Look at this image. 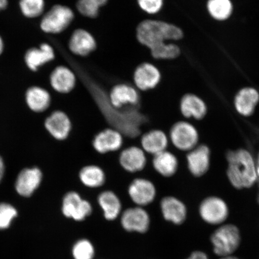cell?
I'll return each mask as SVG.
<instances>
[{"instance_id":"cell-14","label":"cell","mask_w":259,"mask_h":259,"mask_svg":"<svg viewBox=\"0 0 259 259\" xmlns=\"http://www.w3.org/2000/svg\"><path fill=\"white\" fill-rule=\"evenodd\" d=\"M234 103L235 110L239 115L249 117L253 115L258 104V91L254 87H244L236 94Z\"/></svg>"},{"instance_id":"cell-7","label":"cell","mask_w":259,"mask_h":259,"mask_svg":"<svg viewBox=\"0 0 259 259\" xmlns=\"http://www.w3.org/2000/svg\"><path fill=\"white\" fill-rule=\"evenodd\" d=\"M199 212L204 222L211 225H219L228 218L229 209L223 199L218 196H209L200 203Z\"/></svg>"},{"instance_id":"cell-30","label":"cell","mask_w":259,"mask_h":259,"mask_svg":"<svg viewBox=\"0 0 259 259\" xmlns=\"http://www.w3.org/2000/svg\"><path fill=\"white\" fill-rule=\"evenodd\" d=\"M71 253L73 259H93L95 249L89 239L81 238L74 243Z\"/></svg>"},{"instance_id":"cell-37","label":"cell","mask_w":259,"mask_h":259,"mask_svg":"<svg viewBox=\"0 0 259 259\" xmlns=\"http://www.w3.org/2000/svg\"><path fill=\"white\" fill-rule=\"evenodd\" d=\"M8 0H0V11L7 7Z\"/></svg>"},{"instance_id":"cell-41","label":"cell","mask_w":259,"mask_h":259,"mask_svg":"<svg viewBox=\"0 0 259 259\" xmlns=\"http://www.w3.org/2000/svg\"><path fill=\"white\" fill-rule=\"evenodd\" d=\"M237 259H240V258H237Z\"/></svg>"},{"instance_id":"cell-38","label":"cell","mask_w":259,"mask_h":259,"mask_svg":"<svg viewBox=\"0 0 259 259\" xmlns=\"http://www.w3.org/2000/svg\"><path fill=\"white\" fill-rule=\"evenodd\" d=\"M3 50H4V42H3L2 37L0 36V56L3 53Z\"/></svg>"},{"instance_id":"cell-26","label":"cell","mask_w":259,"mask_h":259,"mask_svg":"<svg viewBox=\"0 0 259 259\" xmlns=\"http://www.w3.org/2000/svg\"><path fill=\"white\" fill-rule=\"evenodd\" d=\"M153 164L155 170L164 177L176 174L179 164L176 155L166 150L154 155Z\"/></svg>"},{"instance_id":"cell-24","label":"cell","mask_w":259,"mask_h":259,"mask_svg":"<svg viewBox=\"0 0 259 259\" xmlns=\"http://www.w3.org/2000/svg\"><path fill=\"white\" fill-rule=\"evenodd\" d=\"M141 145L146 153L155 155L166 150L168 138L160 130H153L142 136Z\"/></svg>"},{"instance_id":"cell-35","label":"cell","mask_w":259,"mask_h":259,"mask_svg":"<svg viewBox=\"0 0 259 259\" xmlns=\"http://www.w3.org/2000/svg\"><path fill=\"white\" fill-rule=\"evenodd\" d=\"M187 259H208V255L202 251H196L192 252Z\"/></svg>"},{"instance_id":"cell-10","label":"cell","mask_w":259,"mask_h":259,"mask_svg":"<svg viewBox=\"0 0 259 259\" xmlns=\"http://www.w3.org/2000/svg\"><path fill=\"white\" fill-rule=\"evenodd\" d=\"M210 150L206 145H199L187 155L190 172L195 177H201L208 172L210 166Z\"/></svg>"},{"instance_id":"cell-2","label":"cell","mask_w":259,"mask_h":259,"mask_svg":"<svg viewBox=\"0 0 259 259\" xmlns=\"http://www.w3.org/2000/svg\"><path fill=\"white\" fill-rule=\"evenodd\" d=\"M184 32L178 26L168 22L147 19L141 22L137 28L139 43L151 50L166 44L167 41L182 39Z\"/></svg>"},{"instance_id":"cell-6","label":"cell","mask_w":259,"mask_h":259,"mask_svg":"<svg viewBox=\"0 0 259 259\" xmlns=\"http://www.w3.org/2000/svg\"><path fill=\"white\" fill-rule=\"evenodd\" d=\"M170 139L178 150L189 152L198 145L199 135L193 124L181 121L176 122L171 127Z\"/></svg>"},{"instance_id":"cell-22","label":"cell","mask_w":259,"mask_h":259,"mask_svg":"<svg viewBox=\"0 0 259 259\" xmlns=\"http://www.w3.org/2000/svg\"><path fill=\"white\" fill-rule=\"evenodd\" d=\"M54 58L53 48L49 44H43L39 48H32L28 50L25 54V61L29 69L35 72Z\"/></svg>"},{"instance_id":"cell-32","label":"cell","mask_w":259,"mask_h":259,"mask_svg":"<svg viewBox=\"0 0 259 259\" xmlns=\"http://www.w3.org/2000/svg\"><path fill=\"white\" fill-rule=\"evenodd\" d=\"M151 56L157 60H174L181 55V49L174 44H164L150 50Z\"/></svg>"},{"instance_id":"cell-19","label":"cell","mask_w":259,"mask_h":259,"mask_svg":"<svg viewBox=\"0 0 259 259\" xmlns=\"http://www.w3.org/2000/svg\"><path fill=\"white\" fill-rule=\"evenodd\" d=\"M180 111L184 117L201 120L208 112V107L204 100L194 94L184 95L180 102Z\"/></svg>"},{"instance_id":"cell-9","label":"cell","mask_w":259,"mask_h":259,"mask_svg":"<svg viewBox=\"0 0 259 259\" xmlns=\"http://www.w3.org/2000/svg\"><path fill=\"white\" fill-rule=\"evenodd\" d=\"M45 129L52 137L57 141H64L69 137L72 124L66 113L61 111L52 112L44 122Z\"/></svg>"},{"instance_id":"cell-33","label":"cell","mask_w":259,"mask_h":259,"mask_svg":"<svg viewBox=\"0 0 259 259\" xmlns=\"http://www.w3.org/2000/svg\"><path fill=\"white\" fill-rule=\"evenodd\" d=\"M19 6L22 14L26 17L34 18L43 13L45 2L44 0H20Z\"/></svg>"},{"instance_id":"cell-21","label":"cell","mask_w":259,"mask_h":259,"mask_svg":"<svg viewBox=\"0 0 259 259\" xmlns=\"http://www.w3.org/2000/svg\"><path fill=\"white\" fill-rule=\"evenodd\" d=\"M119 163L123 169L128 172L135 173L141 171L147 164L145 152L137 147L126 148L121 152Z\"/></svg>"},{"instance_id":"cell-31","label":"cell","mask_w":259,"mask_h":259,"mask_svg":"<svg viewBox=\"0 0 259 259\" xmlns=\"http://www.w3.org/2000/svg\"><path fill=\"white\" fill-rule=\"evenodd\" d=\"M109 0H78L76 8L80 14L85 17L95 18L99 15L100 9Z\"/></svg>"},{"instance_id":"cell-29","label":"cell","mask_w":259,"mask_h":259,"mask_svg":"<svg viewBox=\"0 0 259 259\" xmlns=\"http://www.w3.org/2000/svg\"><path fill=\"white\" fill-rule=\"evenodd\" d=\"M18 215V209L14 204L0 202V231L10 228Z\"/></svg>"},{"instance_id":"cell-4","label":"cell","mask_w":259,"mask_h":259,"mask_svg":"<svg viewBox=\"0 0 259 259\" xmlns=\"http://www.w3.org/2000/svg\"><path fill=\"white\" fill-rule=\"evenodd\" d=\"M74 17L72 10L63 5L53 6L42 18L41 30L47 33L59 34L69 27Z\"/></svg>"},{"instance_id":"cell-20","label":"cell","mask_w":259,"mask_h":259,"mask_svg":"<svg viewBox=\"0 0 259 259\" xmlns=\"http://www.w3.org/2000/svg\"><path fill=\"white\" fill-rule=\"evenodd\" d=\"M75 74L69 67L58 66L52 72L50 83L53 89L61 94L69 93L75 87Z\"/></svg>"},{"instance_id":"cell-23","label":"cell","mask_w":259,"mask_h":259,"mask_svg":"<svg viewBox=\"0 0 259 259\" xmlns=\"http://www.w3.org/2000/svg\"><path fill=\"white\" fill-rule=\"evenodd\" d=\"M26 103L31 111L41 113L50 108L51 97L47 90L40 87H32L25 94Z\"/></svg>"},{"instance_id":"cell-39","label":"cell","mask_w":259,"mask_h":259,"mask_svg":"<svg viewBox=\"0 0 259 259\" xmlns=\"http://www.w3.org/2000/svg\"><path fill=\"white\" fill-rule=\"evenodd\" d=\"M255 165H256L257 173L259 178V153L257 155V160H255Z\"/></svg>"},{"instance_id":"cell-15","label":"cell","mask_w":259,"mask_h":259,"mask_svg":"<svg viewBox=\"0 0 259 259\" xmlns=\"http://www.w3.org/2000/svg\"><path fill=\"white\" fill-rule=\"evenodd\" d=\"M161 73L154 65L148 63H142L136 69L134 82L137 88L142 91H148L156 87L161 80Z\"/></svg>"},{"instance_id":"cell-36","label":"cell","mask_w":259,"mask_h":259,"mask_svg":"<svg viewBox=\"0 0 259 259\" xmlns=\"http://www.w3.org/2000/svg\"><path fill=\"white\" fill-rule=\"evenodd\" d=\"M6 173V164L4 159L0 155V183L4 178Z\"/></svg>"},{"instance_id":"cell-1","label":"cell","mask_w":259,"mask_h":259,"mask_svg":"<svg viewBox=\"0 0 259 259\" xmlns=\"http://www.w3.org/2000/svg\"><path fill=\"white\" fill-rule=\"evenodd\" d=\"M226 176L229 183L237 190L250 189L257 182L255 160L250 151L239 148L227 152Z\"/></svg>"},{"instance_id":"cell-3","label":"cell","mask_w":259,"mask_h":259,"mask_svg":"<svg viewBox=\"0 0 259 259\" xmlns=\"http://www.w3.org/2000/svg\"><path fill=\"white\" fill-rule=\"evenodd\" d=\"M241 234L234 225L220 226L210 236L213 251L220 257L231 256L241 244Z\"/></svg>"},{"instance_id":"cell-25","label":"cell","mask_w":259,"mask_h":259,"mask_svg":"<svg viewBox=\"0 0 259 259\" xmlns=\"http://www.w3.org/2000/svg\"><path fill=\"white\" fill-rule=\"evenodd\" d=\"M98 203L103 210L105 218L109 221L117 219L120 214L122 208L120 200L111 191H105L100 194Z\"/></svg>"},{"instance_id":"cell-34","label":"cell","mask_w":259,"mask_h":259,"mask_svg":"<svg viewBox=\"0 0 259 259\" xmlns=\"http://www.w3.org/2000/svg\"><path fill=\"white\" fill-rule=\"evenodd\" d=\"M139 8L148 14H158L163 6V0H137Z\"/></svg>"},{"instance_id":"cell-13","label":"cell","mask_w":259,"mask_h":259,"mask_svg":"<svg viewBox=\"0 0 259 259\" xmlns=\"http://www.w3.org/2000/svg\"><path fill=\"white\" fill-rule=\"evenodd\" d=\"M128 192L132 201L140 207L153 202L156 196V189L153 183L144 178L133 181Z\"/></svg>"},{"instance_id":"cell-16","label":"cell","mask_w":259,"mask_h":259,"mask_svg":"<svg viewBox=\"0 0 259 259\" xmlns=\"http://www.w3.org/2000/svg\"><path fill=\"white\" fill-rule=\"evenodd\" d=\"M122 144L121 133L113 128H106L100 132L93 141L94 148L100 154L117 151L121 148Z\"/></svg>"},{"instance_id":"cell-8","label":"cell","mask_w":259,"mask_h":259,"mask_svg":"<svg viewBox=\"0 0 259 259\" xmlns=\"http://www.w3.org/2000/svg\"><path fill=\"white\" fill-rule=\"evenodd\" d=\"M44 175L39 167L24 168L18 175L15 183L16 192L24 198H29L40 187Z\"/></svg>"},{"instance_id":"cell-40","label":"cell","mask_w":259,"mask_h":259,"mask_svg":"<svg viewBox=\"0 0 259 259\" xmlns=\"http://www.w3.org/2000/svg\"><path fill=\"white\" fill-rule=\"evenodd\" d=\"M257 183H258V195H257V202L259 204V178L258 179V181H257Z\"/></svg>"},{"instance_id":"cell-5","label":"cell","mask_w":259,"mask_h":259,"mask_svg":"<svg viewBox=\"0 0 259 259\" xmlns=\"http://www.w3.org/2000/svg\"><path fill=\"white\" fill-rule=\"evenodd\" d=\"M92 211L91 203L83 199L78 193L72 191L63 197L61 212L64 218L73 220L74 222H82Z\"/></svg>"},{"instance_id":"cell-12","label":"cell","mask_w":259,"mask_h":259,"mask_svg":"<svg viewBox=\"0 0 259 259\" xmlns=\"http://www.w3.org/2000/svg\"><path fill=\"white\" fill-rule=\"evenodd\" d=\"M108 97L111 105L117 109L126 106H138L140 102L137 90L127 83H119L113 87Z\"/></svg>"},{"instance_id":"cell-28","label":"cell","mask_w":259,"mask_h":259,"mask_svg":"<svg viewBox=\"0 0 259 259\" xmlns=\"http://www.w3.org/2000/svg\"><path fill=\"white\" fill-rule=\"evenodd\" d=\"M79 180L84 186L89 188H98L105 183L106 176L101 167L96 165H89L81 169Z\"/></svg>"},{"instance_id":"cell-27","label":"cell","mask_w":259,"mask_h":259,"mask_svg":"<svg viewBox=\"0 0 259 259\" xmlns=\"http://www.w3.org/2000/svg\"><path fill=\"white\" fill-rule=\"evenodd\" d=\"M206 9L209 15L215 21L228 20L234 12V5L231 0H208Z\"/></svg>"},{"instance_id":"cell-17","label":"cell","mask_w":259,"mask_h":259,"mask_svg":"<svg viewBox=\"0 0 259 259\" xmlns=\"http://www.w3.org/2000/svg\"><path fill=\"white\" fill-rule=\"evenodd\" d=\"M69 47L74 55L85 57L96 50L97 42L90 32L83 29H77L70 38Z\"/></svg>"},{"instance_id":"cell-11","label":"cell","mask_w":259,"mask_h":259,"mask_svg":"<svg viewBox=\"0 0 259 259\" xmlns=\"http://www.w3.org/2000/svg\"><path fill=\"white\" fill-rule=\"evenodd\" d=\"M121 223L125 231L144 234L150 227V215L142 207L128 208L122 213Z\"/></svg>"},{"instance_id":"cell-18","label":"cell","mask_w":259,"mask_h":259,"mask_svg":"<svg viewBox=\"0 0 259 259\" xmlns=\"http://www.w3.org/2000/svg\"><path fill=\"white\" fill-rule=\"evenodd\" d=\"M161 210L166 221L179 225L186 221L187 207L181 200L173 196H167L161 200Z\"/></svg>"}]
</instances>
